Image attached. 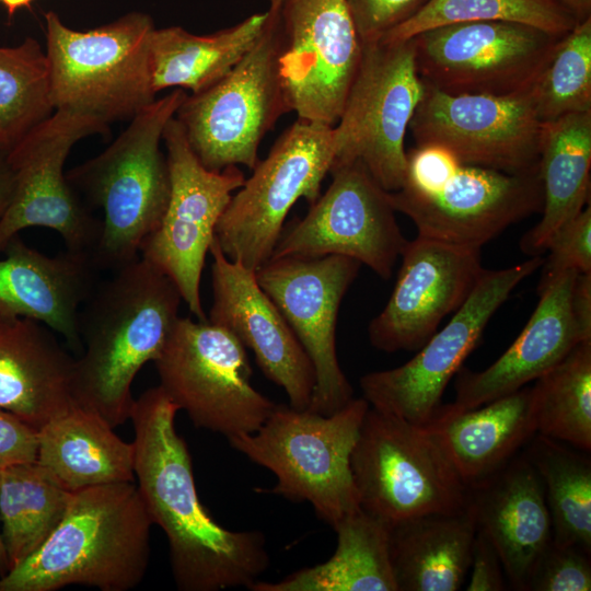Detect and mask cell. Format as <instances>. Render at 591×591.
Instances as JSON below:
<instances>
[{
    "instance_id": "603a6c76",
    "label": "cell",
    "mask_w": 591,
    "mask_h": 591,
    "mask_svg": "<svg viewBox=\"0 0 591 591\" xmlns=\"http://www.w3.org/2000/svg\"><path fill=\"white\" fill-rule=\"evenodd\" d=\"M467 506L476 529L496 547L511 588L525 591L553 532L544 484L522 450L468 486Z\"/></svg>"
},
{
    "instance_id": "f907efd6",
    "label": "cell",
    "mask_w": 591,
    "mask_h": 591,
    "mask_svg": "<svg viewBox=\"0 0 591 591\" xmlns=\"http://www.w3.org/2000/svg\"><path fill=\"white\" fill-rule=\"evenodd\" d=\"M269 1L270 5L279 4L282 0H267Z\"/></svg>"
},
{
    "instance_id": "836d02e7",
    "label": "cell",
    "mask_w": 591,
    "mask_h": 591,
    "mask_svg": "<svg viewBox=\"0 0 591 591\" xmlns=\"http://www.w3.org/2000/svg\"><path fill=\"white\" fill-rule=\"evenodd\" d=\"M544 484L553 542L591 554V460L588 452L535 433L522 449Z\"/></svg>"
},
{
    "instance_id": "e0dca14e",
    "label": "cell",
    "mask_w": 591,
    "mask_h": 591,
    "mask_svg": "<svg viewBox=\"0 0 591 591\" xmlns=\"http://www.w3.org/2000/svg\"><path fill=\"white\" fill-rule=\"evenodd\" d=\"M531 89L509 95L451 94L425 84L408 128L416 146H441L465 165L534 172L543 123Z\"/></svg>"
},
{
    "instance_id": "5bb4252c",
    "label": "cell",
    "mask_w": 591,
    "mask_h": 591,
    "mask_svg": "<svg viewBox=\"0 0 591 591\" xmlns=\"http://www.w3.org/2000/svg\"><path fill=\"white\" fill-rule=\"evenodd\" d=\"M162 142L171 176V194L161 223L142 243L140 257L166 275L198 321H206L200 280L216 227L233 192L245 182L239 166L206 169L190 149L175 117L166 124Z\"/></svg>"
},
{
    "instance_id": "4fadbf2b",
    "label": "cell",
    "mask_w": 591,
    "mask_h": 591,
    "mask_svg": "<svg viewBox=\"0 0 591 591\" xmlns=\"http://www.w3.org/2000/svg\"><path fill=\"white\" fill-rule=\"evenodd\" d=\"M107 132L97 118L55 111L9 150L15 190L0 219V253L22 230L43 227L57 232L66 250L92 256L102 221L71 187L63 166L78 141Z\"/></svg>"
},
{
    "instance_id": "2e32d148",
    "label": "cell",
    "mask_w": 591,
    "mask_h": 591,
    "mask_svg": "<svg viewBox=\"0 0 591 591\" xmlns=\"http://www.w3.org/2000/svg\"><path fill=\"white\" fill-rule=\"evenodd\" d=\"M332 183L303 218L283 227L270 258L351 257L390 279L407 242L384 190L359 160L333 165Z\"/></svg>"
},
{
    "instance_id": "7dc6e473",
    "label": "cell",
    "mask_w": 591,
    "mask_h": 591,
    "mask_svg": "<svg viewBox=\"0 0 591 591\" xmlns=\"http://www.w3.org/2000/svg\"><path fill=\"white\" fill-rule=\"evenodd\" d=\"M576 21L581 23L591 18V0H555Z\"/></svg>"
},
{
    "instance_id": "f35d334b",
    "label": "cell",
    "mask_w": 591,
    "mask_h": 591,
    "mask_svg": "<svg viewBox=\"0 0 591 591\" xmlns=\"http://www.w3.org/2000/svg\"><path fill=\"white\" fill-rule=\"evenodd\" d=\"M590 590V554L578 546L552 541L535 564L525 591Z\"/></svg>"
},
{
    "instance_id": "8992f818",
    "label": "cell",
    "mask_w": 591,
    "mask_h": 591,
    "mask_svg": "<svg viewBox=\"0 0 591 591\" xmlns=\"http://www.w3.org/2000/svg\"><path fill=\"white\" fill-rule=\"evenodd\" d=\"M46 56L55 111H69L105 124L130 120L155 100L150 73L154 23L132 11L88 31L70 28L49 11Z\"/></svg>"
},
{
    "instance_id": "44dd1931",
    "label": "cell",
    "mask_w": 591,
    "mask_h": 591,
    "mask_svg": "<svg viewBox=\"0 0 591 591\" xmlns=\"http://www.w3.org/2000/svg\"><path fill=\"white\" fill-rule=\"evenodd\" d=\"M394 289L368 326L385 352L418 350L466 300L483 271L480 248L422 236L406 242Z\"/></svg>"
},
{
    "instance_id": "8fae6325",
    "label": "cell",
    "mask_w": 591,
    "mask_h": 591,
    "mask_svg": "<svg viewBox=\"0 0 591 591\" xmlns=\"http://www.w3.org/2000/svg\"><path fill=\"white\" fill-rule=\"evenodd\" d=\"M424 89L413 38L363 43L357 73L334 126L333 165L359 160L384 190H398L407 163L404 139Z\"/></svg>"
},
{
    "instance_id": "74e56055",
    "label": "cell",
    "mask_w": 591,
    "mask_h": 591,
    "mask_svg": "<svg viewBox=\"0 0 591 591\" xmlns=\"http://www.w3.org/2000/svg\"><path fill=\"white\" fill-rule=\"evenodd\" d=\"M531 91L542 123L591 111V18L559 38Z\"/></svg>"
},
{
    "instance_id": "7c38bea8",
    "label": "cell",
    "mask_w": 591,
    "mask_h": 591,
    "mask_svg": "<svg viewBox=\"0 0 591 591\" xmlns=\"http://www.w3.org/2000/svg\"><path fill=\"white\" fill-rule=\"evenodd\" d=\"M542 264L543 256L536 255L503 269H483L451 320L409 361L361 376L362 397L378 410L425 426L442 405L445 387L476 347L491 316Z\"/></svg>"
},
{
    "instance_id": "e575fe53",
    "label": "cell",
    "mask_w": 591,
    "mask_h": 591,
    "mask_svg": "<svg viewBox=\"0 0 591 591\" xmlns=\"http://www.w3.org/2000/svg\"><path fill=\"white\" fill-rule=\"evenodd\" d=\"M531 387L536 433L589 453L591 340L573 347Z\"/></svg>"
},
{
    "instance_id": "f1b7e54d",
    "label": "cell",
    "mask_w": 591,
    "mask_h": 591,
    "mask_svg": "<svg viewBox=\"0 0 591 591\" xmlns=\"http://www.w3.org/2000/svg\"><path fill=\"white\" fill-rule=\"evenodd\" d=\"M114 429L76 405L37 432L36 462L70 493L135 482L134 444Z\"/></svg>"
},
{
    "instance_id": "8d00e7d4",
    "label": "cell",
    "mask_w": 591,
    "mask_h": 591,
    "mask_svg": "<svg viewBox=\"0 0 591 591\" xmlns=\"http://www.w3.org/2000/svg\"><path fill=\"white\" fill-rule=\"evenodd\" d=\"M483 21L517 22L557 36L578 24L555 0H430L379 40L402 42L433 27Z\"/></svg>"
},
{
    "instance_id": "ac0fdd59",
    "label": "cell",
    "mask_w": 591,
    "mask_h": 591,
    "mask_svg": "<svg viewBox=\"0 0 591 591\" xmlns=\"http://www.w3.org/2000/svg\"><path fill=\"white\" fill-rule=\"evenodd\" d=\"M361 263L347 256L269 258L256 270L260 288L280 311L309 356L315 386L308 409L331 415L354 390L336 352V324L343 298Z\"/></svg>"
},
{
    "instance_id": "d590c367",
    "label": "cell",
    "mask_w": 591,
    "mask_h": 591,
    "mask_svg": "<svg viewBox=\"0 0 591 591\" xmlns=\"http://www.w3.org/2000/svg\"><path fill=\"white\" fill-rule=\"evenodd\" d=\"M46 51L33 37L0 46V140L10 150L54 113Z\"/></svg>"
},
{
    "instance_id": "ba28073f",
    "label": "cell",
    "mask_w": 591,
    "mask_h": 591,
    "mask_svg": "<svg viewBox=\"0 0 591 591\" xmlns=\"http://www.w3.org/2000/svg\"><path fill=\"white\" fill-rule=\"evenodd\" d=\"M350 467L360 507L387 525L467 506L468 486L433 434L371 406Z\"/></svg>"
},
{
    "instance_id": "d6a6232c",
    "label": "cell",
    "mask_w": 591,
    "mask_h": 591,
    "mask_svg": "<svg viewBox=\"0 0 591 591\" xmlns=\"http://www.w3.org/2000/svg\"><path fill=\"white\" fill-rule=\"evenodd\" d=\"M71 495L36 461L0 468V529L10 569L48 540Z\"/></svg>"
},
{
    "instance_id": "d4e9b609",
    "label": "cell",
    "mask_w": 591,
    "mask_h": 591,
    "mask_svg": "<svg viewBox=\"0 0 591 591\" xmlns=\"http://www.w3.org/2000/svg\"><path fill=\"white\" fill-rule=\"evenodd\" d=\"M0 259V317L39 322L82 349L80 310L100 271L91 255L66 250L48 256L14 236Z\"/></svg>"
},
{
    "instance_id": "30bf717a",
    "label": "cell",
    "mask_w": 591,
    "mask_h": 591,
    "mask_svg": "<svg viewBox=\"0 0 591 591\" xmlns=\"http://www.w3.org/2000/svg\"><path fill=\"white\" fill-rule=\"evenodd\" d=\"M154 364L179 410L227 439L256 431L276 406L253 386L245 346L208 320L179 316Z\"/></svg>"
},
{
    "instance_id": "5b68a950",
    "label": "cell",
    "mask_w": 591,
    "mask_h": 591,
    "mask_svg": "<svg viewBox=\"0 0 591 591\" xmlns=\"http://www.w3.org/2000/svg\"><path fill=\"white\" fill-rule=\"evenodd\" d=\"M369 407L363 397L331 415L276 404L256 431L228 441L274 473L277 483L268 493L310 502L333 526L361 508L350 456Z\"/></svg>"
},
{
    "instance_id": "4dcf8cb0",
    "label": "cell",
    "mask_w": 591,
    "mask_h": 591,
    "mask_svg": "<svg viewBox=\"0 0 591 591\" xmlns=\"http://www.w3.org/2000/svg\"><path fill=\"white\" fill-rule=\"evenodd\" d=\"M269 10L207 35L181 26L155 28L150 37L151 85L157 94L181 89L197 94L221 80L256 44Z\"/></svg>"
},
{
    "instance_id": "7402d4cb",
    "label": "cell",
    "mask_w": 591,
    "mask_h": 591,
    "mask_svg": "<svg viewBox=\"0 0 591 591\" xmlns=\"http://www.w3.org/2000/svg\"><path fill=\"white\" fill-rule=\"evenodd\" d=\"M212 304L207 320L250 348L264 375L286 392L289 405L306 409L315 386L313 364L291 327L257 282L255 270L224 256L216 239Z\"/></svg>"
},
{
    "instance_id": "ffe728a7",
    "label": "cell",
    "mask_w": 591,
    "mask_h": 591,
    "mask_svg": "<svg viewBox=\"0 0 591 591\" xmlns=\"http://www.w3.org/2000/svg\"><path fill=\"white\" fill-rule=\"evenodd\" d=\"M395 211L415 224L418 236L482 247L511 224L542 211L540 170L510 174L462 164L434 192L389 193Z\"/></svg>"
},
{
    "instance_id": "cb8c5ba5",
    "label": "cell",
    "mask_w": 591,
    "mask_h": 591,
    "mask_svg": "<svg viewBox=\"0 0 591 591\" xmlns=\"http://www.w3.org/2000/svg\"><path fill=\"white\" fill-rule=\"evenodd\" d=\"M577 274L565 270L538 286L535 310L495 362L478 372L464 368L457 371L455 399L448 404L451 408L472 409L511 394L537 380L583 343L571 313Z\"/></svg>"
},
{
    "instance_id": "ee69618b",
    "label": "cell",
    "mask_w": 591,
    "mask_h": 591,
    "mask_svg": "<svg viewBox=\"0 0 591 591\" xmlns=\"http://www.w3.org/2000/svg\"><path fill=\"white\" fill-rule=\"evenodd\" d=\"M37 431L0 409V468L36 461Z\"/></svg>"
},
{
    "instance_id": "f546056e",
    "label": "cell",
    "mask_w": 591,
    "mask_h": 591,
    "mask_svg": "<svg viewBox=\"0 0 591 591\" xmlns=\"http://www.w3.org/2000/svg\"><path fill=\"white\" fill-rule=\"evenodd\" d=\"M541 220L520 241L522 253H545L553 234L589 201L591 111L543 123L540 143Z\"/></svg>"
},
{
    "instance_id": "484cf974",
    "label": "cell",
    "mask_w": 591,
    "mask_h": 591,
    "mask_svg": "<svg viewBox=\"0 0 591 591\" xmlns=\"http://www.w3.org/2000/svg\"><path fill=\"white\" fill-rule=\"evenodd\" d=\"M74 362L46 325L0 317V409L38 432L76 406Z\"/></svg>"
},
{
    "instance_id": "bcb514c9",
    "label": "cell",
    "mask_w": 591,
    "mask_h": 591,
    "mask_svg": "<svg viewBox=\"0 0 591 591\" xmlns=\"http://www.w3.org/2000/svg\"><path fill=\"white\" fill-rule=\"evenodd\" d=\"M8 152L9 150L0 151V219L9 209L15 190V177Z\"/></svg>"
},
{
    "instance_id": "60d3db41",
    "label": "cell",
    "mask_w": 591,
    "mask_h": 591,
    "mask_svg": "<svg viewBox=\"0 0 591 591\" xmlns=\"http://www.w3.org/2000/svg\"><path fill=\"white\" fill-rule=\"evenodd\" d=\"M430 0H346L361 43L379 40Z\"/></svg>"
},
{
    "instance_id": "7a4b0ae2",
    "label": "cell",
    "mask_w": 591,
    "mask_h": 591,
    "mask_svg": "<svg viewBox=\"0 0 591 591\" xmlns=\"http://www.w3.org/2000/svg\"><path fill=\"white\" fill-rule=\"evenodd\" d=\"M182 301L176 285L140 256L96 283L80 310L76 405L113 428L130 420L132 381L162 352Z\"/></svg>"
},
{
    "instance_id": "ab89813d",
    "label": "cell",
    "mask_w": 591,
    "mask_h": 591,
    "mask_svg": "<svg viewBox=\"0 0 591 591\" xmlns=\"http://www.w3.org/2000/svg\"><path fill=\"white\" fill-rule=\"evenodd\" d=\"M538 286L565 271L591 273V207L583 208L549 239Z\"/></svg>"
},
{
    "instance_id": "b9f144b4",
    "label": "cell",
    "mask_w": 591,
    "mask_h": 591,
    "mask_svg": "<svg viewBox=\"0 0 591 591\" xmlns=\"http://www.w3.org/2000/svg\"><path fill=\"white\" fill-rule=\"evenodd\" d=\"M406 160L401 188L420 194L440 188L463 164L451 151L437 144L416 146L406 152Z\"/></svg>"
},
{
    "instance_id": "d6986e66",
    "label": "cell",
    "mask_w": 591,
    "mask_h": 591,
    "mask_svg": "<svg viewBox=\"0 0 591 591\" xmlns=\"http://www.w3.org/2000/svg\"><path fill=\"white\" fill-rule=\"evenodd\" d=\"M279 69L298 118L334 127L357 73L362 43L346 0H282Z\"/></svg>"
},
{
    "instance_id": "9a60e30c",
    "label": "cell",
    "mask_w": 591,
    "mask_h": 591,
    "mask_svg": "<svg viewBox=\"0 0 591 591\" xmlns=\"http://www.w3.org/2000/svg\"><path fill=\"white\" fill-rule=\"evenodd\" d=\"M507 21L433 27L413 37L425 84L451 94L509 95L533 86L559 38Z\"/></svg>"
},
{
    "instance_id": "3957f363",
    "label": "cell",
    "mask_w": 591,
    "mask_h": 591,
    "mask_svg": "<svg viewBox=\"0 0 591 591\" xmlns=\"http://www.w3.org/2000/svg\"><path fill=\"white\" fill-rule=\"evenodd\" d=\"M152 525L134 482L72 493L56 530L0 577V591H57L72 584L131 590L148 569Z\"/></svg>"
},
{
    "instance_id": "6da1fadb",
    "label": "cell",
    "mask_w": 591,
    "mask_h": 591,
    "mask_svg": "<svg viewBox=\"0 0 591 591\" xmlns=\"http://www.w3.org/2000/svg\"><path fill=\"white\" fill-rule=\"evenodd\" d=\"M178 406L158 385L135 399L134 470L153 524L165 533L173 579L181 591L250 587L269 566L260 531H231L200 502L192 457L177 433Z\"/></svg>"
},
{
    "instance_id": "4316f807",
    "label": "cell",
    "mask_w": 591,
    "mask_h": 591,
    "mask_svg": "<svg viewBox=\"0 0 591 591\" xmlns=\"http://www.w3.org/2000/svg\"><path fill=\"white\" fill-rule=\"evenodd\" d=\"M470 486L502 467L536 433L532 387L472 409L441 405L424 426Z\"/></svg>"
},
{
    "instance_id": "f6af8a7d",
    "label": "cell",
    "mask_w": 591,
    "mask_h": 591,
    "mask_svg": "<svg viewBox=\"0 0 591 591\" xmlns=\"http://www.w3.org/2000/svg\"><path fill=\"white\" fill-rule=\"evenodd\" d=\"M571 313L581 340H591V273H578L576 276L571 293Z\"/></svg>"
},
{
    "instance_id": "681fc988",
    "label": "cell",
    "mask_w": 591,
    "mask_h": 591,
    "mask_svg": "<svg viewBox=\"0 0 591 591\" xmlns=\"http://www.w3.org/2000/svg\"><path fill=\"white\" fill-rule=\"evenodd\" d=\"M10 570L9 559L0 529V577L5 575Z\"/></svg>"
},
{
    "instance_id": "1f68e13d",
    "label": "cell",
    "mask_w": 591,
    "mask_h": 591,
    "mask_svg": "<svg viewBox=\"0 0 591 591\" xmlns=\"http://www.w3.org/2000/svg\"><path fill=\"white\" fill-rule=\"evenodd\" d=\"M337 546L325 563L277 582L257 580L252 591H397L389 553V529L362 508L332 526Z\"/></svg>"
},
{
    "instance_id": "9c48e42d",
    "label": "cell",
    "mask_w": 591,
    "mask_h": 591,
    "mask_svg": "<svg viewBox=\"0 0 591 591\" xmlns=\"http://www.w3.org/2000/svg\"><path fill=\"white\" fill-rule=\"evenodd\" d=\"M334 127L298 118L232 195L215 231L227 258L256 270L267 262L292 206L311 205L336 158Z\"/></svg>"
},
{
    "instance_id": "83f0119b",
    "label": "cell",
    "mask_w": 591,
    "mask_h": 591,
    "mask_svg": "<svg viewBox=\"0 0 591 591\" xmlns=\"http://www.w3.org/2000/svg\"><path fill=\"white\" fill-rule=\"evenodd\" d=\"M476 530L468 506L390 525L389 553L397 591H457L470 570Z\"/></svg>"
},
{
    "instance_id": "277c9868",
    "label": "cell",
    "mask_w": 591,
    "mask_h": 591,
    "mask_svg": "<svg viewBox=\"0 0 591 591\" xmlns=\"http://www.w3.org/2000/svg\"><path fill=\"white\" fill-rule=\"evenodd\" d=\"M187 93L174 89L141 109L100 154L71 169L67 179L82 201L103 212L92 254L99 270H116L140 256L171 194L163 131Z\"/></svg>"
},
{
    "instance_id": "c3c4849f",
    "label": "cell",
    "mask_w": 591,
    "mask_h": 591,
    "mask_svg": "<svg viewBox=\"0 0 591 591\" xmlns=\"http://www.w3.org/2000/svg\"><path fill=\"white\" fill-rule=\"evenodd\" d=\"M32 1L33 0H0V3L7 8L9 15H13L18 9L27 7Z\"/></svg>"
},
{
    "instance_id": "816d5d0a",
    "label": "cell",
    "mask_w": 591,
    "mask_h": 591,
    "mask_svg": "<svg viewBox=\"0 0 591 591\" xmlns=\"http://www.w3.org/2000/svg\"><path fill=\"white\" fill-rule=\"evenodd\" d=\"M3 150H8V149L4 147V144L0 140V151H3Z\"/></svg>"
},
{
    "instance_id": "52a82bcc",
    "label": "cell",
    "mask_w": 591,
    "mask_h": 591,
    "mask_svg": "<svg viewBox=\"0 0 591 591\" xmlns=\"http://www.w3.org/2000/svg\"><path fill=\"white\" fill-rule=\"evenodd\" d=\"M268 10L266 26L246 55L210 88L187 93L175 113L194 154L210 171L253 170L263 138L291 112L279 69V4Z\"/></svg>"
},
{
    "instance_id": "7bdbcfd3",
    "label": "cell",
    "mask_w": 591,
    "mask_h": 591,
    "mask_svg": "<svg viewBox=\"0 0 591 591\" xmlns=\"http://www.w3.org/2000/svg\"><path fill=\"white\" fill-rule=\"evenodd\" d=\"M471 578L466 591H502L507 583L499 554L491 541L476 530L471 553Z\"/></svg>"
}]
</instances>
